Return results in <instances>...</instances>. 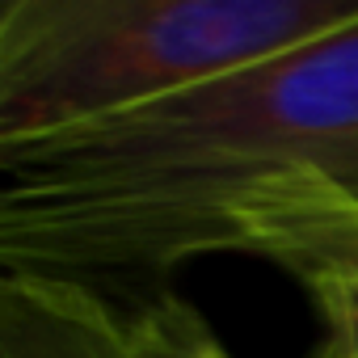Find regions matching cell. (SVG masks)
<instances>
[{
	"label": "cell",
	"instance_id": "obj_3",
	"mask_svg": "<svg viewBox=\"0 0 358 358\" xmlns=\"http://www.w3.org/2000/svg\"><path fill=\"white\" fill-rule=\"evenodd\" d=\"M324 316L320 358H358V224L320 241L291 266Z\"/></svg>",
	"mask_w": 358,
	"mask_h": 358
},
{
	"label": "cell",
	"instance_id": "obj_4",
	"mask_svg": "<svg viewBox=\"0 0 358 358\" xmlns=\"http://www.w3.org/2000/svg\"><path fill=\"white\" fill-rule=\"evenodd\" d=\"M0 329L30 358H76L68 316L47 278L0 274Z\"/></svg>",
	"mask_w": 358,
	"mask_h": 358
},
{
	"label": "cell",
	"instance_id": "obj_1",
	"mask_svg": "<svg viewBox=\"0 0 358 358\" xmlns=\"http://www.w3.org/2000/svg\"><path fill=\"white\" fill-rule=\"evenodd\" d=\"M358 224V26L51 135L0 143V274L253 253L291 270Z\"/></svg>",
	"mask_w": 358,
	"mask_h": 358
},
{
	"label": "cell",
	"instance_id": "obj_2",
	"mask_svg": "<svg viewBox=\"0 0 358 358\" xmlns=\"http://www.w3.org/2000/svg\"><path fill=\"white\" fill-rule=\"evenodd\" d=\"M358 26V0H0V143L51 135Z\"/></svg>",
	"mask_w": 358,
	"mask_h": 358
}]
</instances>
